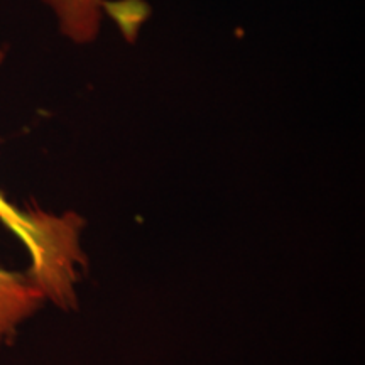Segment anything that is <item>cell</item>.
<instances>
[{
  "label": "cell",
  "instance_id": "obj_1",
  "mask_svg": "<svg viewBox=\"0 0 365 365\" xmlns=\"http://www.w3.org/2000/svg\"><path fill=\"white\" fill-rule=\"evenodd\" d=\"M0 222L29 252V277L36 286L59 307H70L78 269L85 266L78 245L80 218L75 213L56 217L38 210L22 212L0 193Z\"/></svg>",
  "mask_w": 365,
  "mask_h": 365
},
{
  "label": "cell",
  "instance_id": "obj_2",
  "mask_svg": "<svg viewBox=\"0 0 365 365\" xmlns=\"http://www.w3.org/2000/svg\"><path fill=\"white\" fill-rule=\"evenodd\" d=\"M44 298L29 274L0 269V344L11 339L16 327L34 313Z\"/></svg>",
  "mask_w": 365,
  "mask_h": 365
},
{
  "label": "cell",
  "instance_id": "obj_3",
  "mask_svg": "<svg viewBox=\"0 0 365 365\" xmlns=\"http://www.w3.org/2000/svg\"><path fill=\"white\" fill-rule=\"evenodd\" d=\"M56 12L63 34L76 43H90L98 33L103 0H43Z\"/></svg>",
  "mask_w": 365,
  "mask_h": 365
}]
</instances>
